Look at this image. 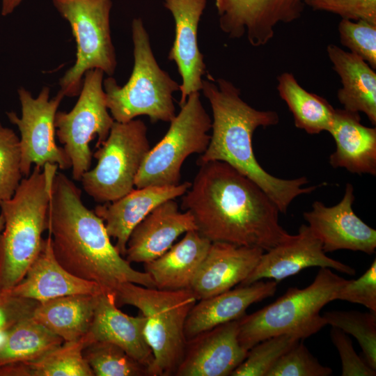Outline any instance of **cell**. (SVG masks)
I'll return each mask as SVG.
<instances>
[{
    "label": "cell",
    "instance_id": "cell-30",
    "mask_svg": "<svg viewBox=\"0 0 376 376\" xmlns=\"http://www.w3.org/2000/svg\"><path fill=\"white\" fill-rule=\"evenodd\" d=\"M82 338L63 342L38 360L29 362L33 376H94L86 361Z\"/></svg>",
    "mask_w": 376,
    "mask_h": 376
},
{
    "label": "cell",
    "instance_id": "cell-40",
    "mask_svg": "<svg viewBox=\"0 0 376 376\" xmlns=\"http://www.w3.org/2000/svg\"><path fill=\"white\" fill-rule=\"evenodd\" d=\"M330 336L336 347L342 363V376H375L376 370L371 368L355 352L352 342L342 330L332 327Z\"/></svg>",
    "mask_w": 376,
    "mask_h": 376
},
{
    "label": "cell",
    "instance_id": "cell-43",
    "mask_svg": "<svg viewBox=\"0 0 376 376\" xmlns=\"http://www.w3.org/2000/svg\"><path fill=\"white\" fill-rule=\"evenodd\" d=\"M4 226V219L3 216L0 214V233L2 231Z\"/></svg>",
    "mask_w": 376,
    "mask_h": 376
},
{
    "label": "cell",
    "instance_id": "cell-35",
    "mask_svg": "<svg viewBox=\"0 0 376 376\" xmlns=\"http://www.w3.org/2000/svg\"><path fill=\"white\" fill-rule=\"evenodd\" d=\"M341 45L376 69V24L341 19L338 26Z\"/></svg>",
    "mask_w": 376,
    "mask_h": 376
},
{
    "label": "cell",
    "instance_id": "cell-11",
    "mask_svg": "<svg viewBox=\"0 0 376 376\" xmlns=\"http://www.w3.org/2000/svg\"><path fill=\"white\" fill-rule=\"evenodd\" d=\"M104 74L98 69L88 70L74 107L69 112L57 111L55 115L56 135L70 159L76 180H80L91 167L90 142L97 137V148L107 139L114 123L107 106Z\"/></svg>",
    "mask_w": 376,
    "mask_h": 376
},
{
    "label": "cell",
    "instance_id": "cell-2",
    "mask_svg": "<svg viewBox=\"0 0 376 376\" xmlns=\"http://www.w3.org/2000/svg\"><path fill=\"white\" fill-rule=\"evenodd\" d=\"M47 230L56 260L70 274L114 292L127 282L155 288L147 272L133 269L120 255L103 220L85 206L80 189L61 172L51 185Z\"/></svg>",
    "mask_w": 376,
    "mask_h": 376
},
{
    "label": "cell",
    "instance_id": "cell-20",
    "mask_svg": "<svg viewBox=\"0 0 376 376\" xmlns=\"http://www.w3.org/2000/svg\"><path fill=\"white\" fill-rule=\"evenodd\" d=\"M197 230L193 216L180 211L174 199L155 207L131 232L125 258L129 263L150 262L165 253L182 234Z\"/></svg>",
    "mask_w": 376,
    "mask_h": 376
},
{
    "label": "cell",
    "instance_id": "cell-37",
    "mask_svg": "<svg viewBox=\"0 0 376 376\" xmlns=\"http://www.w3.org/2000/svg\"><path fill=\"white\" fill-rule=\"evenodd\" d=\"M315 11L336 15L341 19L376 24V0H304Z\"/></svg>",
    "mask_w": 376,
    "mask_h": 376
},
{
    "label": "cell",
    "instance_id": "cell-41",
    "mask_svg": "<svg viewBox=\"0 0 376 376\" xmlns=\"http://www.w3.org/2000/svg\"><path fill=\"white\" fill-rule=\"evenodd\" d=\"M0 376H33L29 362H10L0 365Z\"/></svg>",
    "mask_w": 376,
    "mask_h": 376
},
{
    "label": "cell",
    "instance_id": "cell-17",
    "mask_svg": "<svg viewBox=\"0 0 376 376\" xmlns=\"http://www.w3.org/2000/svg\"><path fill=\"white\" fill-rule=\"evenodd\" d=\"M175 22V38L168 58L173 61L182 79V106L194 93L200 92L205 72L203 55L198 45V27L207 0H164Z\"/></svg>",
    "mask_w": 376,
    "mask_h": 376
},
{
    "label": "cell",
    "instance_id": "cell-34",
    "mask_svg": "<svg viewBox=\"0 0 376 376\" xmlns=\"http://www.w3.org/2000/svg\"><path fill=\"white\" fill-rule=\"evenodd\" d=\"M22 177L19 138L0 122V203L12 198Z\"/></svg>",
    "mask_w": 376,
    "mask_h": 376
},
{
    "label": "cell",
    "instance_id": "cell-31",
    "mask_svg": "<svg viewBox=\"0 0 376 376\" xmlns=\"http://www.w3.org/2000/svg\"><path fill=\"white\" fill-rule=\"evenodd\" d=\"M83 354L95 376L149 375L145 366L111 343H91L84 348Z\"/></svg>",
    "mask_w": 376,
    "mask_h": 376
},
{
    "label": "cell",
    "instance_id": "cell-32",
    "mask_svg": "<svg viewBox=\"0 0 376 376\" xmlns=\"http://www.w3.org/2000/svg\"><path fill=\"white\" fill-rule=\"evenodd\" d=\"M322 316L327 324L340 329L358 340L363 359L376 370V312L331 311Z\"/></svg>",
    "mask_w": 376,
    "mask_h": 376
},
{
    "label": "cell",
    "instance_id": "cell-22",
    "mask_svg": "<svg viewBox=\"0 0 376 376\" xmlns=\"http://www.w3.org/2000/svg\"><path fill=\"white\" fill-rule=\"evenodd\" d=\"M103 290L96 283L70 274L58 262L49 235L43 239L40 251L24 277L10 290L14 295L38 302L67 295H97Z\"/></svg>",
    "mask_w": 376,
    "mask_h": 376
},
{
    "label": "cell",
    "instance_id": "cell-12",
    "mask_svg": "<svg viewBox=\"0 0 376 376\" xmlns=\"http://www.w3.org/2000/svg\"><path fill=\"white\" fill-rule=\"evenodd\" d=\"M22 115L14 111L7 112L10 122L15 125L20 133L21 171L27 177L31 166L44 167L47 164L57 165L60 169L72 167L71 162L63 148L55 141L54 118L58 108L65 97L59 91L49 98L50 89L45 86L37 97L21 87L17 91Z\"/></svg>",
    "mask_w": 376,
    "mask_h": 376
},
{
    "label": "cell",
    "instance_id": "cell-5",
    "mask_svg": "<svg viewBox=\"0 0 376 376\" xmlns=\"http://www.w3.org/2000/svg\"><path fill=\"white\" fill-rule=\"evenodd\" d=\"M345 279L330 268L320 267L313 281L304 288H290L273 303L239 320L238 339L246 350L279 335L299 340L308 338L327 325L320 311L336 300Z\"/></svg>",
    "mask_w": 376,
    "mask_h": 376
},
{
    "label": "cell",
    "instance_id": "cell-9",
    "mask_svg": "<svg viewBox=\"0 0 376 376\" xmlns=\"http://www.w3.org/2000/svg\"><path fill=\"white\" fill-rule=\"evenodd\" d=\"M150 149L147 127L141 120L114 121L107 139L93 154L97 164L81 182L95 201H114L134 189L136 176Z\"/></svg>",
    "mask_w": 376,
    "mask_h": 376
},
{
    "label": "cell",
    "instance_id": "cell-4",
    "mask_svg": "<svg viewBox=\"0 0 376 376\" xmlns=\"http://www.w3.org/2000/svg\"><path fill=\"white\" fill-rule=\"evenodd\" d=\"M57 169L52 164L43 168L35 165L12 198L0 203L4 219L0 233V291L10 290L20 282L40 251Z\"/></svg>",
    "mask_w": 376,
    "mask_h": 376
},
{
    "label": "cell",
    "instance_id": "cell-38",
    "mask_svg": "<svg viewBox=\"0 0 376 376\" xmlns=\"http://www.w3.org/2000/svg\"><path fill=\"white\" fill-rule=\"evenodd\" d=\"M359 304L376 312V260L356 280H345L338 290L336 300Z\"/></svg>",
    "mask_w": 376,
    "mask_h": 376
},
{
    "label": "cell",
    "instance_id": "cell-23",
    "mask_svg": "<svg viewBox=\"0 0 376 376\" xmlns=\"http://www.w3.org/2000/svg\"><path fill=\"white\" fill-rule=\"evenodd\" d=\"M277 281L262 280L199 299L185 324L187 340L218 325L240 320L253 304L274 295Z\"/></svg>",
    "mask_w": 376,
    "mask_h": 376
},
{
    "label": "cell",
    "instance_id": "cell-19",
    "mask_svg": "<svg viewBox=\"0 0 376 376\" xmlns=\"http://www.w3.org/2000/svg\"><path fill=\"white\" fill-rule=\"evenodd\" d=\"M264 252L258 247L213 242L190 289L198 300L229 290L249 276Z\"/></svg>",
    "mask_w": 376,
    "mask_h": 376
},
{
    "label": "cell",
    "instance_id": "cell-15",
    "mask_svg": "<svg viewBox=\"0 0 376 376\" xmlns=\"http://www.w3.org/2000/svg\"><path fill=\"white\" fill-rule=\"evenodd\" d=\"M312 267L334 269L351 276L355 274L352 267L327 256L319 238L308 225L302 224L297 234L291 235L286 241L265 251L240 285L263 279L279 281Z\"/></svg>",
    "mask_w": 376,
    "mask_h": 376
},
{
    "label": "cell",
    "instance_id": "cell-27",
    "mask_svg": "<svg viewBox=\"0 0 376 376\" xmlns=\"http://www.w3.org/2000/svg\"><path fill=\"white\" fill-rule=\"evenodd\" d=\"M98 295H67L40 302L32 318L63 342L77 340L89 329Z\"/></svg>",
    "mask_w": 376,
    "mask_h": 376
},
{
    "label": "cell",
    "instance_id": "cell-8",
    "mask_svg": "<svg viewBox=\"0 0 376 376\" xmlns=\"http://www.w3.org/2000/svg\"><path fill=\"white\" fill-rule=\"evenodd\" d=\"M71 28L77 45L76 61L59 80L65 97L79 95L84 74L98 69L109 76L116 65L110 29L111 0H52Z\"/></svg>",
    "mask_w": 376,
    "mask_h": 376
},
{
    "label": "cell",
    "instance_id": "cell-28",
    "mask_svg": "<svg viewBox=\"0 0 376 376\" xmlns=\"http://www.w3.org/2000/svg\"><path fill=\"white\" fill-rule=\"evenodd\" d=\"M276 88L292 113L296 127L310 134L329 132L335 109L325 98L304 89L288 72L278 76Z\"/></svg>",
    "mask_w": 376,
    "mask_h": 376
},
{
    "label": "cell",
    "instance_id": "cell-7",
    "mask_svg": "<svg viewBox=\"0 0 376 376\" xmlns=\"http://www.w3.org/2000/svg\"><path fill=\"white\" fill-rule=\"evenodd\" d=\"M117 306L131 305L146 318L145 336L154 357L150 375H175L187 345L185 324L198 299L190 288L162 290L127 282L115 291Z\"/></svg>",
    "mask_w": 376,
    "mask_h": 376
},
{
    "label": "cell",
    "instance_id": "cell-33",
    "mask_svg": "<svg viewBox=\"0 0 376 376\" xmlns=\"http://www.w3.org/2000/svg\"><path fill=\"white\" fill-rule=\"evenodd\" d=\"M300 340L286 334L266 338L251 347L230 376H266L278 359Z\"/></svg>",
    "mask_w": 376,
    "mask_h": 376
},
{
    "label": "cell",
    "instance_id": "cell-6",
    "mask_svg": "<svg viewBox=\"0 0 376 376\" xmlns=\"http://www.w3.org/2000/svg\"><path fill=\"white\" fill-rule=\"evenodd\" d=\"M134 67L128 81L119 86L103 80L107 106L114 121L126 123L139 116L152 122H171L176 116L173 94L180 84L158 65L148 33L140 18L132 22Z\"/></svg>",
    "mask_w": 376,
    "mask_h": 376
},
{
    "label": "cell",
    "instance_id": "cell-21",
    "mask_svg": "<svg viewBox=\"0 0 376 376\" xmlns=\"http://www.w3.org/2000/svg\"><path fill=\"white\" fill-rule=\"evenodd\" d=\"M191 185L185 182L173 186L146 187L132 189L123 197L97 205L95 213L105 225L115 246L125 257L129 236L134 228L162 203L182 196Z\"/></svg>",
    "mask_w": 376,
    "mask_h": 376
},
{
    "label": "cell",
    "instance_id": "cell-42",
    "mask_svg": "<svg viewBox=\"0 0 376 376\" xmlns=\"http://www.w3.org/2000/svg\"><path fill=\"white\" fill-rule=\"evenodd\" d=\"M23 0H2L1 15H8L13 13Z\"/></svg>",
    "mask_w": 376,
    "mask_h": 376
},
{
    "label": "cell",
    "instance_id": "cell-16",
    "mask_svg": "<svg viewBox=\"0 0 376 376\" xmlns=\"http://www.w3.org/2000/svg\"><path fill=\"white\" fill-rule=\"evenodd\" d=\"M239 320L218 325L187 341L177 376H229L248 350L238 339Z\"/></svg>",
    "mask_w": 376,
    "mask_h": 376
},
{
    "label": "cell",
    "instance_id": "cell-10",
    "mask_svg": "<svg viewBox=\"0 0 376 376\" xmlns=\"http://www.w3.org/2000/svg\"><path fill=\"white\" fill-rule=\"evenodd\" d=\"M163 138L146 155L136 176V188L180 184L183 162L189 155L207 149L212 120L199 92L191 93L170 122Z\"/></svg>",
    "mask_w": 376,
    "mask_h": 376
},
{
    "label": "cell",
    "instance_id": "cell-18",
    "mask_svg": "<svg viewBox=\"0 0 376 376\" xmlns=\"http://www.w3.org/2000/svg\"><path fill=\"white\" fill-rule=\"evenodd\" d=\"M145 324L144 316L123 313L116 304L115 292L103 290L97 296L91 324L82 338L86 346L97 341L119 346L145 366L150 375L154 357L145 336Z\"/></svg>",
    "mask_w": 376,
    "mask_h": 376
},
{
    "label": "cell",
    "instance_id": "cell-3",
    "mask_svg": "<svg viewBox=\"0 0 376 376\" xmlns=\"http://www.w3.org/2000/svg\"><path fill=\"white\" fill-rule=\"evenodd\" d=\"M201 91L212 111V133L208 146L198 159V164L224 162L256 182L285 213L297 196L309 194L316 186L305 187L306 177L282 179L269 174L258 162L253 150V134L258 127L278 124L279 116L272 110H258L241 97L240 89L231 81L214 78L203 79Z\"/></svg>",
    "mask_w": 376,
    "mask_h": 376
},
{
    "label": "cell",
    "instance_id": "cell-25",
    "mask_svg": "<svg viewBox=\"0 0 376 376\" xmlns=\"http://www.w3.org/2000/svg\"><path fill=\"white\" fill-rule=\"evenodd\" d=\"M333 70L341 82L337 98L343 109L363 113L373 125H376V73L358 56L335 44L327 47Z\"/></svg>",
    "mask_w": 376,
    "mask_h": 376
},
{
    "label": "cell",
    "instance_id": "cell-14",
    "mask_svg": "<svg viewBox=\"0 0 376 376\" xmlns=\"http://www.w3.org/2000/svg\"><path fill=\"white\" fill-rule=\"evenodd\" d=\"M354 201L353 186L347 183L343 197L338 204L327 207L317 201L311 210L304 213V219L321 241L325 253L341 249L375 253L376 230L354 212Z\"/></svg>",
    "mask_w": 376,
    "mask_h": 376
},
{
    "label": "cell",
    "instance_id": "cell-29",
    "mask_svg": "<svg viewBox=\"0 0 376 376\" xmlns=\"http://www.w3.org/2000/svg\"><path fill=\"white\" fill-rule=\"evenodd\" d=\"M63 343L61 338L32 318L26 319L3 334L0 341V365L38 360Z\"/></svg>",
    "mask_w": 376,
    "mask_h": 376
},
{
    "label": "cell",
    "instance_id": "cell-26",
    "mask_svg": "<svg viewBox=\"0 0 376 376\" xmlns=\"http://www.w3.org/2000/svg\"><path fill=\"white\" fill-rule=\"evenodd\" d=\"M211 243L197 230L187 231L180 241L162 256L144 263L145 272L150 276L156 288H190Z\"/></svg>",
    "mask_w": 376,
    "mask_h": 376
},
{
    "label": "cell",
    "instance_id": "cell-1",
    "mask_svg": "<svg viewBox=\"0 0 376 376\" xmlns=\"http://www.w3.org/2000/svg\"><path fill=\"white\" fill-rule=\"evenodd\" d=\"M198 165L181 209L191 213L203 236L265 251L290 237L277 206L252 180L224 162Z\"/></svg>",
    "mask_w": 376,
    "mask_h": 376
},
{
    "label": "cell",
    "instance_id": "cell-39",
    "mask_svg": "<svg viewBox=\"0 0 376 376\" xmlns=\"http://www.w3.org/2000/svg\"><path fill=\"white\" fill-rule=\"evenodd\" d=\"M40 302L18 296L10 290L0 291V334H5L20 322L32 318Z\"/></svg>",
    "mask_w": 376,
    "mask_h": 376
},
{
    "label": "cell",
    "instance_id": "cell-24",
    "mask_svg": "<svg viewBox=\"0 0 376 376\" xmlns=\"http://www.w3.org/2000/svg\"><path fill=\"white\" fill-rule=\"evenodd\" d=\"M329 133L336 143V150L329 158L333 168L376 175V128L361 124L359 113L335 109Z\"/></svg>",
    "mask_w": 376,
    "mask_h": 376
},
{
    "label": "cell",
    "instance_id": "cell-13",
    "mask_svg": "<svg viewBox=\"0 0 376 376\" xmlns=\"http://www.w3.org/2000/svg\"><path fill=\"white\" fill-rule=\"evenodd\" d=\"M221 31L231 38L245 37L258 47L267 45L281 24L297 20L304 0H215Z\"/></svg>",
    "mask_w": 376,
    "mask_h": 376
},
{
    "label": "cell",
    "instance_id": "cell-36",
    "mask_svg": "<svg viewBox=\"0 0 376 376\" xmlns=\"http://www.w3.org/2000/svg\"><path fill=\"white\" fill-rule=\"evenodd\" d=\"M332 370L322 365L302 341L286 351L266 376H329Z\"/></svg>",
    "mask_w": 376,
    "mask_h": 376
}]
</instances>
